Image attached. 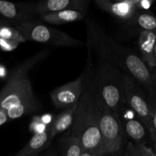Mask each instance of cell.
Instances as JSON below:
<instances>
[{
	"label": "cell",
	"mask_w": 156,
	"mask_h": 156,
	"mask_svg": "<svg viewBox=\"0 0 156 156\" xmlns=\"http://www.w3.org/2000/svg\"><path fill=\"white\" fill-rule=\"evenodd\" d=\"M81 156H99V155H98L97 154L94 153V152H90V151L84 150L83 152H82Z\"/></svg>",
	"instance_id": "23"
},
{
	"label": "cell",
	"mask_w": 156,
	"mask_h": 156,
	"mask_svg": "<svg viewBox=\"0 0 156 156\" xmlns=\"http://www.w3.org/2000/svg\"><path fill=\"white\" fill-rule=\"evenodd\" d=\"M62 156H81L84 149L80 140L76 136L68 135L62 141Z\"/></svg>",
	"instance_id": "17"
},
{
	"label": "cell",
	"mask_w": 156,
	"mask_h": 156,
	"mask_svg": "<svg viewBox=\"0 0 156 156\" xmlns=\"http://www.w3.org/2000/svg\"><path fill=\"white\" fill-rule=\"evenodd\" d=\"M87 66L88 76L81 98L75 113L74 123L70 129V135L77 137L85 150L94 152L99 156H105L103 139L99 129L93 105L90 75L94 68L91 50L88 49Z\"/></svg>",
	"instance_id": "3"
},
{
	"label": "cell",
	"mask_w": 156,
	"mask_h": 156,
	"mask_svg": "<svg viewBox=\"0 0 156 156\" xmlns=\"http://www.w3.org/2000/svg\"><path fill=\"white\" fill-rule=\"evenodd\" d=\"M94 3L102 11L118 21L128 23L141 11H149L153 0H95Z\"/></svg>",
	"instance_id": "8"
},
{
	"label": "cell",
	"mask_w": 156,
	"mask_h": 156,
	"mask_svg": "<svg viewBox=\"0 0 156 156\" xmlns=\"http://www.w3.org/2000/svg\"><path fill=\"white\" fill-rule=\"evenodd\" d=\"M126 151L131 156H154V151L145 144H136L129 142Z\"/></svg>",
	"instance_id": "18"
},
{
	"label": "cell",
	"mask_w": 156,
	"mask_h": 156,
	"mask_svg": "<svg viewBox=\"0 0 156 156\" xmlns=\"http://www.w3.org/2000/svg\"><path fill=\"white\" fill-rule=\"evenodd\" d=\"M126 24L136 28L140 33L142 31L156 32V16L149 11H141Z\"/></svg>",
	"instance_id": "16"
},
{
	"label": "cell",
	"mask_w": 156,
	"mask_h": 156,
	"mask_svg": "<svg viewBox=\"0 0 156 156\" xmlns=\"http://www.w3.org/2000/svg\"><path fill=\"white\" fill-rule=\"evenodd\" d=\"M14 27L18 30L26 41L67 47H81L84 44L80 40L76 39L62 30L37 22L35 20L18 23Z\"/></svg>",
	"instance_id": "6"
},
{
	"label": "cell",
	"mask_w": 156,
	"mask_h": 156,
	"mask_svg": "<svg viewBox=\"0 0 156 156\" xmlns=\"http://www.w3.org/2000/svg\"><path fill=\"white\" fill-rule=\"evenodd\" d=\"M93 105L99 129L103 139L105 156L120 150L125 134L115 113L106 105L99 91L94 76V66L90 75Z\"/></svg>",
	"instance_id": "4"
},
{
	"label": "cell",
	"mask_w": 156,
	"mask_h": 156,
	"mask_svg": "<svg viewBox=\"0 0 156 156\" xmlns=\"http://www.w3.org/2000/svg\"><path fill=\"white\" fill-rule=\"evenodd\" d=\"M89 3L88 0H47L33 2L32 12L34 16H41L71 9L79 11L85 15Z\"/></svg>",
	"instance_id": "11"
},
{
	"label": "cell",
	"mask_w": 156,
	"mask_h": 156,
	"mask_svg": "<svg viewBox=\"0 0 156 156\" xmlns=\"http://www.w3.org/2000/svg\"><path fill=\"white\" fill-rule=\"evenodd\" d=\"M123 79L126 105L136 113L150 132L152 127V108L149 95L130 75L123 73Z\"/></svg>",
	"instance_id": "7"
},
{
	"label": "cell",
	"mask_w": 156,
	"mask_h": 156,
	"mask_svg": "<svg viewBox=\"0 0 156 156\" xmlns=\"http://www.w3.org/2000/svg\"><path fill=\"white\" fill-rule=\"evenodd\" d=\"M156 44V32L142 31L139 34L138 47L142 59L149 69L155 67L154 50Z\"/></svg>",
	"instance_id": "12"
},
{
	"label": "cell",
	"mask_w": 156,
	"mask_h": 156,
	"mask_svg": "<svg viewBox=\"0 0 156 156\" xmlns=\"http://www.w3.org/2000/svg\"><path fill=\"white\" fill-rule=\"evenodd\" d=\"M152 141L154 144V156H156V140H152Z\"/></svg>",
	"instance_id": "26"
},
{
	"label": "cell",
	"mask_w": 156,
	"mask_h": 156,
	"mask_svg": "<svg viewBox=\"0 0 156 156\" xmlns=\"http://www.w3.org/2000/svg\"><path fill=\"white\" fill-rule=\"evenodd\" d=\"M154 64H155V67H156V44L155 47V50H154Z\"/></svg>",
	"instance_id": "27"
},
{
	"label": "cell",
	"mask_w": 156,
	"mask_h": 156,
	"mask_svg": "<svg viewBox=\"0 0 156 156\" xmlns=\"http://www.w3.org/2000/svg\"><path fill=\"white\" fill-rule=\"evenodd\" d=\"M17 156H26V155H24L23 153H21V152H19V153L18 154V155H17Z\"/></svg>",
	"instance_id": "29"
},
{
	"label": "cell",
	"mask_w": 156,
	"mask_h": 156,
	"mask_svg": "<svg viewBox=\"0 0 156 156\" xmlns=\"http://www.w3.org/2000/svg\"><path fill=\"white\" fill-rule=\"evenodd\" d=\"M123 73L118 67L101 58H99L94 66L99 91L106 105L115 114L126 105Z\"/></svg>",
	"instance_id": "5"
},
{
	"label": "cell",
	"mask_w": 156,
	"mask_h": 156,
	"mask_svg": "<svg viewBox=\"0 0 156 156\" xmlns=\"http://www.w3.org/2000/svg\"><path fill=\"white\" fill-rule=\"evenodd\" d=\"M9 121H10V120H9V118L8 117V114L6 113V111H5L4 110L0 108V126H2L3 124H5V123H6Z\"/></svg>",
	"instance_id": "22"
},
{
	"label": "cell",
	"mask_w": 156,
	"mask_h": 156,
	"mask_svg": "<svg viewBox=\"0 0 156 156\" xmlns=\"http://www.w3.org/2000/svg\"><path fill=\"white\" fill-rule=\"evenodd\" d=\"M50 53L49 50H41L12 70L0 90V108L6 111L9 120L34 114L41 109V105L34 92L29 73Z\"/></svg>",
	"instance_id": "2"
},
{
	"label": "cell",
	"mask_w": 156,
	"mask_h": 156,
	"mask_svg": "<svg viewBox=\"0 0 156 156\" xmlns=\"http://www.w3.org/2000/svg\"><path fill=\"white\" fill-rule=\"evenodd\" d=\"M20 43L15 41H11V40L0 39V47L2 50L5 51H10L14 50L18 47Z\"/></svg>",
	"instance_id": "21"
},
{
	"label": "cell",
	"mask_w": 156,
	"mask_h": 156,
	"mask_svg": "<svg viewBox=\"0 0 156 156\" xmlns=\"http://www.w3.org/2000/svg\"><path fill=\"white\" fill-rule=\"evenodd\" d=\"M116 115L118 117L125 136L130 140L129 142L146 145L149 139L151 140L150 132L144 122L127 105L122 106Z\"/></svg>",
	"instance_id": "10"
},
{
	"label": "cell",
	"mask_w": 156,
	"mask_h": 156,
	"mask_svg": "<svg viewBox=\"0 0 156 156\" xmlns=\"http://www.w3.org/2000/svg\"><path fill=\"white\" fill-rule=\"evenodd\" d=\"M150 70H151V73H152V79H153V81H154V83H155V87H156V67H155V68L150 69Z\"/></svg>",
	"instance_id": "24"
},
{
	"label": "cell",
	"mask_w": 156,
	"mask_h": 156,
	"mask_svg": "<svg viewBox=\"0 0 156 156\" xmlns=\"http://www.w3.org/2000/svg\"><path fill=\"white\" fill-rule=\"evenodd\" d=\"M76 108L77 105L73 108L65 109L55 117L48 128L51 141L59 133L67 130L69 128L71 129L74 123Z\"/></svg>",
	"instance_id": "13"
},
{
	"label": "cell",
	"mask_w": 156,
	"mask_h": 156,
	"mask_svg": "<svg viewBox=\"0 0 156 156\" xmlns=\"http://www.w3.org/2000/svg\"><path fill=\"white\" fill-rule=\"evenodd\" d=\"M0 39L11 40L21 43L26 41L22 35L15 27H10L6 24L0 25Z\"/></svg>",
	"instance_id": "19"
},
{
	"label": "cell",
	"mask_w": 156,
	"mask_h": 156,
	"mask_svg": "<svg viewBox=\"0 0 156 156\" xmlns=\"http://www.w3.org/2000/svg\"><path fill=\"white\" fill-rule=\"evenodd\" d=\"M5 75V68L2 66H0V78H2Z\"/></svg>",
	"instance_id": "25"
},
{
	"label": "cell",
	"mask_w": 156,
	"mask_h": 156,
	"mask_svg": "<svg viewBox=\"0 0 156 156\" xmlns=\"http://www.w3.org/2000/svg\"><path fill=\"white\" fill-rule=\"evenodd\" d=\"M50 143L51 140L48 129L41 132H37L27 142L20 152L26 156H37L44 149L48 147Z\"/></svg>",
	"instance_id": "15"
},
{
	"label": "cell",
	"mask_w": 156,
	"mask_h": 156,
	"mask_svg": "<svg viewBox=\"0 0 156 156\" xmlns=\"http://www.w3.org/2000/svg\"><path fill=\"white\" fill-rule=\"evenodd\" d=\"M149 101L152 108V127H151L150 135L151 140H156V94L149 95Z\"/></svg>",
	"instance_id": "20"
},
{
	"label": "cell",
	"mask_w": 156,
	"mask_h": 156,
	"mask_svg": "<svg viewBox=\"0 0 156 156\" xmlns=\"http://www.w3.org/2000/svg\"><path fill=\"white\" fill-rule=\"evenodd\" d=\"M123 156H131V155H129V152H128L126 150V152H125V153H124V155H123Z\"/></svg>",
	"instance_id": "28"
},
{
	"label": "cell",
	"mask_w": 156,
	"mask_h": 156,
	"mask_svg": "<svg viewBox=\"0 0 156 156\" xmlns=\"http://www.w3.org/2000/svg\"><path fill=\"white\" fill-rule=\"evenodd\" d=\"M88 72V67L86 64L85 69L76 80L53 90L50 93L53 105L57 108L64 110L78 105L83 92Z\"/></svg>",
	"instance_id": "9"
},
{
	"label": "cell",
	"mask_w": 156,
	"mask_h": 156,
	"mask_svg": "<svg viewBox=\"0 0 156 156\" xmlns=\"http://www.w3.org/2000/svg\"><path fill=\"white\" fill-rule=\"evenodd\" d=\"M86 32L88 49L94 50L99 58L117 66L123 73L133 76L148 95H155L156 87L151 70L141 57L114 41L91 18L86 20Z\"/></svg>",
	"instance_id": "1"
},
{
	"label": "cell",
	"mask_w": 156,
	"mask_h": 156,
	"mask_svg": "<svg viewBox=\"0 0 156 156\" xmlns=\"http://www.w3.org/2000/svg\"><path fill=\"white\" fill-rule=\"evenodd\" d=\"M85 14L76 10H63L55 13L46 14L39 16L41 20L44 22L54 25L68 24L75 21H82L85 18Z\"/></svg>",
	"instance_id": "14"
}]
</instances>
